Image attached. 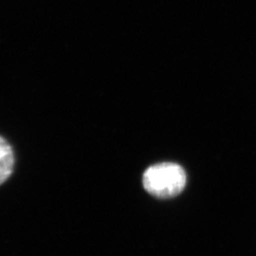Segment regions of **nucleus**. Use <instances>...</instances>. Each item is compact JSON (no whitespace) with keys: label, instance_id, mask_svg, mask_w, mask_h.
<instances>
[{"label":"nucleus","instance_id":"f03ea898","mask_svg":"<svg viewBox=\"0 0 256 256\" xmlns=\"http://www.w3.org/2000/svg\"><path fill=\"white\" fill-rule=\"evenodd\" d=\"M14 156L9 144L0 137V185L5 182L12 173Z\"/></svg>","mask_w":256,"mask_h":256},{"label":"nucleus","instance_id":"f257e3e1","mask_svg":"<svg viewBox=\"0 0 256 256\" xmlns=\"http://www.w3.org/2000/svg\"><path fill=\"white\" fill-rule=\"evenodd\" d=\"M187 174L182 165L176 162H160L151 165L142 174L144 190L156 198L166 200L178 196L185 189Z\"/></svg>","mask_w":256,"mask_h":256}]
</instances>
